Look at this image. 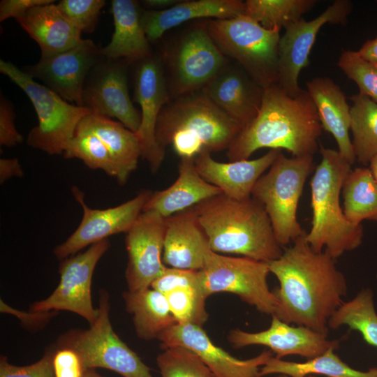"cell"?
I'll return each mask as SVG.
<instances>
[{"label": "cell", "mask_w": 377, "mask_h": 377, "mask_svg": "<svg viewBox=\"0 0 377 377\" xmlns=\"http://www.w3.org/2000/svg\"><path fill=\"white\" fill-rule=\"evenodd\" d=\"M305 235L278 259L267 263L279 282L273 291L278 305L272 316L327 335L329 319L347 294L346 279L337 267L336 259L325 250L313 251Z\"/></svg>", "instance_id": "1"}, {"label": "cell", "mask_w": 377, "mask_h": 377, "mask_svg": "<svg viewBox=\"0 0 377 377\" xmlns=\"http://www.w3.org/2000/svg\"><path fill=\"white\" fill-rule=\"evenodd\" d=\"M322 131L307 90L291 96L274 84L265 89L258 115L232 142L227 157L230 161L249 159L262 148L285 149L293 156H313Z\"/></svg>", "instance_id": "2"}, {"label": "cell", "mask_w": 377, "mask_h": 377, "mask_svg": "<svg viewBox=\"0 0 377 377\" xmlns=\"http://www.w3.org/2000/svg\"><path fill=\"white\" fill-rule=\"evenodd\" d=\"M215 253L270 262L283 253L263 206L252 197L235 200L221 194L191 207Z\"/></svg>", "instance_id": "3"}, {"label": "cell", "mask_w": 377, "mask_h": 377, "mask_svg": "<svg viewBox=\"0 0 377 377\" xmlns=\"http://www.w3.org/2000/svg\"><path fill=\"white\" fill-rule=\"evenodd\" d=\"M240 131L239 125L200 90L164 105L156 138L163 149L172 146L181 158H195L203 151L228 149Z\"/></svg>", "instance_id": "4"}, {"label": "cell", "mask_w": 377, "mask_h": 377, "mask_svg": "<svg viewBox=\"0 0 377 377\" xmlns=\"http://www.w3.org/2000/svg\"><path fill=\"white\" fill-rule=\"evenodd\" d=\"M321 161L311 186V226L305 239L316 252L325 250L334 259L358 248L364 236L362 224L346 218L340 206V193L351 170V164L338 150L320 145Z\"/></svg>", "instance_id": "5"}, {"label": "cell", "mask_w": 377, "mask_h": 377, "mask_svg": "<svg viewBox=\"0 0 377 377\" xmlns=\"http://www.w3.org/2000/svg\"><path fill=\"white\" fill-rule=\"evenodd\" d=\"M207 27L223 55L241 66L263 88L278 84L280 29H265L244 14L209 19Z\"/></svg>", "instance_id": "6"}, {"label": "cell", "mask_w": 377, "mask_h": 377, "mask_svg": "<svg viewBox=\"0 0 377 377\" xmlns=\"http://www.w3.org/2000/svg\"><path fill=\"white\" fill-rule=\"evenodd\" d=\"M313 168V156L289 158L281 151L253 188L251 197L263 206L282 247L306 232L298 222L297 211L305 182Z\"/></svg>", "instance_id": "7"}, {"label": "cell", "mask_w": 377, "mask_h": 377, "mask_svg": "<svg viewBox=\"0 0 377 377\" xmlns=\"http://www.w3.org/2000/svg\"><path fill=\"white\" fill-rule=\"evenodd\" d=\"M0 71L24 91L36 112L38 124L29 133L27 144L50 155L63 154L80 121L91 111L67 102L10 62L1 59Z\"/></svg>", "instance_id": "8"}, {"label": "cell", "mask_w": 377, "mask_h": 377, "mask_svg": "<svg viewBox=\"0 0 377 377\" xmlns=\"http://www.w3.org/2000/svg\"><path fill=\"white\" fill-rule=\"evenodd\" d=\"M98 316L87 330L73 329L61 335L57 348H69L85 369L103 368L123 377H153L150 369L114 332L110 320V295L99 292Z\"/></svg>", "instance_id": "9"}, {"label": "cell", "mask_w": 377, "mask_h": 377, "mask_svg": "<svg viewBox=\"0 0 377 377\" xmlns=\"http://www.w3.org/2000/svg\"><path fill=\"white\" fill-rule=\"evenodd\" d=\"M205 296L230 293L258 311L272 316L278 300L267 283L270 273L267 263L247 257H232L209 249L200 270Z\"/></svg>", "instance_id": "10"}, {"label": "cell", "mask_w": 377, "mask_h": 377, "mask_svg": "<svg viewBox=\"0 0 377 377\" xmlns=\"http://www.w3.org/2000/svg\"><path fill=\"white\" fill-rule=\"evenodd\" d=\"M161 61L168 70L166 78L173 98L202 90L227 64L209 34L207 21L184 31Z\"/></svg>", "instance_id": "11"}, {"label": "cell", "mask_w": 377, "mask_h": 377, "mask_svg": "<svg viewBox=\"0 0 377 377\" xmlns=\"http://www.w3.org/2000/svg\"><path fill=\"white\" fill-rule=\"evenodd\" d=\"M110 245L108 239H104L91 245L84 252L61 260L58 286L48 297L33 303L30 311H68L93 325L98 316V309L92 304V277L98 262Z\"/></svg>", "instance_id": "12"}, {"label": "cell", "mask_w": 377, "mask_h": 377, "mask_svg": "<svg viewBox=\"0 0 377 377\" xmlns=\"http://www.w3.org/2000/svg\"><path fill=\"white\" fill-rule=\"evenodd\" d=\"M124 59L102 56L88 75L82 92L84 106L91 112L118 121L134 133L140 126L141 114L128 91L127 66Z\"/></svg>", "instance_id": "13"}, {"label": "cell", "mask_w": 377, "mask_h": 377, "mask_svg": "<svg viewBox=\"0 0 377 377\" xmlns=\"http://www.w3.org/2000/svg\"><path fill=\"white\" fill-rule=\"evenodd\" d=\"M352 9L350 1L335 0L316 18L306 21L303 17L285 29L279 43L278 84L290 95L302 90L298 77L309 65V55L320 28L327 23L346 24Z\"/></svg>", "instance_id": "14"}, {"label": "cell", "mask_w": 377, "mask_h": 377, "mask_svg": "<svg viewBox=\"0 0 377 377\" xmlns=\"http://www.w3.org/2000/svg\"><path fill=\"white\" fill-rule=\"evenodd\" d=\"M75 199L83 209V216L77 229L63 243L54 249V256L64 260L77 254L80 250L108 237L126 233L143 212L152 192L142 190L132 199L116 207L91 209L84 202V194L77 187L72 188Z\"/></svg>", "instance_id": "15"}, {"label": "cell", "mask_w": 377, "mask_h": 377, "mask_svg": "<svg viewBox=\"0 0 377 377\" xmlns=\"http://www.w3.org/2000/svg\"><path fill=\"white\" fill-rule=\"evenodd\" d=\"M134 100L141 109V122L136 133L142 150L153 173L156 172L165 158V150L158 144L156 127L159 114L170 100L163 62L151 55L135 63Z\"/></svg>", "instance_id": "16"}, {"label": "cell", "mask_w": 377, "mask_h": 377, "mask_svg": "<svg viewBox=\"0 0 377 377\" xmlns=\"http://www.w3.org/2000/svg\"><path fill=\"white\" fill-rule=\"evenodd\" d=\"M101 48L93 40L82 39L75 47L41 59L25 72L67 102L84 106L82 92L92 68L102 57Z\"/></svg>", "instance_id": "17"}, {"label": "cell", "mask_w": 377, "mask_h": 377, "mask_svg": "<svg viewBox=\"0 0 377 377\" xmlns=\"http://www.w3.org/2000/svg\"><path fill=\"white\" fill-rule=\"evenodd\" d=\"M165 219L145 211L126 233L128 263L125 279L128 290L149 288L167 266L163 261Z\"/></svg>", "instance_id": "18"}, {"label": "cell", "mask_w": 377, "mask_h": 377, "mask_svg": "<svg viewBox=\"0 0 377 377\" xmlns=\"http://www.w3.org/2000/svg\"><path fill=\"white\" fill-rule=\"evenodd\" d=\"M163 349L182 346L195 353L211 369L216 377H260V368L273 353L264 350L258 355L237 359L216 346L202 327L176 323L158 337Z\"/></svg>", "instance_id": "19"}, {"label": "cell", "mask_w": 377, "mask_h": 377, "mask_svg": "<svg viewBox=\"0 0 377 377\" xmlns=\"http://www.w3.org/2000/svg\"><path fill=\"white\" fill-rule=\"evenodd\" d=\"M327 337L304 326H291L272 316L270 326L267 330L258 332L232 330L228 335V340L235 348L253 345L265 346L276 355L277 359L297 355L310 360L331 348L337 350L339 348V340H330Z\"/></svg>", "instance_id": "20"}, {"label": "cell", "mask_w": 377, "mask_h": 377, "mask_svg": "<svg viewBox=\"0 0 377 377\" xmlns=\"http://www.w3.org/2000/svg\"><path fill=\"white\" fill-rule=\"evenodd\" d=\"M202 90L242 131L258 115L265 89L235 62L227 63Z\"/></svg>", "instance_id": "21"}, {"label": "cell", "mask_w": 377, "mask_h": 377, "mask_svg": "<svg viewBox=\"0 0 377 377\" xmlns=\"http://www.w3.org/2000/svg\"><path fill=\"white\" fill-rule=\"evenodd\" d=\"M281 152L280 149H269L255 159L223 163L214 160L210 152L203 151L195 158V165L200 176L220 188L223 194L232 199L245 200L251 197L256 182Z\"/></svg>", "instance_id": "22"}, {"label": "cell", "mask_w": 377, "mask_h": 377, "mask_svg": "<svg viewBox=\"0 0 377 377\" xmlns=\"http://www.w3.org/2000/svg\"><path fill=\"white\" fill-rule=\"evenodd\" d=\"M209 249L207 238L192 208L165 219V265L177 269L201 270Z\"/></svg>", "instance_id": "23"}, {"label": "cell", "mask_w": 377, "mask_h": 377, "mask_svg": "<svg viewBox=\"0 0 377 377\" xmlns=\"http://www.w3.org/2000/svg\"><path fill=\"white\" fill-rule=\"evenodd\" d=\"M244 2L240 0H180L163 10H144L142 24L150 43L165 32L185 22L204 18L228 19L244 14Z\"/></svg>", "instance_id": "24"}, {"label": "cell", "mask_w": 377, "mask_h": 377, "mask_svg": "<svg viewBox=\"0 0 377 377\" xmlns=\"http://www.w3.org/2000/svg\"><path fill=\"white\" fill-rule=\"evenodd\" d=\"M221 194L220 188L198 173L195 158H182L175 182L164 190L153 192L143 212L153 211L165 219Z\"/></svg>", "instance_id": "25"}, {"label": "cell", "mask_w": 377, "mask_h": 377, "mask_svg": "<svg viewBox=\"0 0 377 377\" xmlns=\"http://www.w3.org/2000/svg\"><path fill=\"white\" fill-rule=\"evenodd\" d=\"M306 84L323 129L332 135L339 152L352 165L356 159L349 135L350 107L343 91L327 77H316Z\"/></svg>", "instance_id": "26"}, {"label": "cell", "mask_w": 377, "mask_h": 377, "mask_svg": "<svg viewBox=\"0 0 377 377\" xmlns=\"http://www.w3.org/2000/svg\"><path fill=\"white\" fill-rule=\"evenodd\" d=\"M142 11L139 3L133 0L111 1L114 29L109 44L101 50L103 57L124 59L131 64L152 55L142 24Z\"/></svg>", "instance_id": "27"}, {"label": "cell", "mask_w": 377, "mask_h": 377, "mask_svg": "<svg viewBox=\"0 0 377 377\" xmlns=\"http://www.w3.org/2000/svg\"><path fill=\"white\" fill-rule=\"evenodd\" d=\"M17 22L38 44L41 59L68 50L82 40V32L63 15L54 3L31 8Z\"/></svg>", "instance_id": "28"}, {"label": "cell", "mask_w": 377, "mask_h": 377, "mask_svg": "<svg viewBox=\"0 0 377 377\" xmlns=\"http://www.w3.org/2000/svg\"><path fill=\"white\" fill-rule=\"evenodd\" d=\"M79 124L95 133L108 149L117 172V181L125 184L138 167L142 150L135 133L119 121L93 112Z\"/></svg>", "instance_id": "29"}, {"label": "cell", "mask_w": 377, "mask_h": 377, "mask_svg": "<svg viewBox=\"0 0 377 377\" xmlns=\"http://www.w3.org/2000/svg\"><path fill=\"white\" fill-rule=\"evenodd\" d=\"M122 296L140 339H158L162 332L177 323L165 296L160 292L149 288L135 291L128 290Z\"/></svg>", "instance_id": "30"}, {"label": "cell", "mask_w": 377, "mask_h": 377, "mask_svg": "<svg viewBox=\"0 0 377 377\" xmlns=\"http://www.w3.org/2000/svg\"><path fill=\"white\" fill-rule=\"evenodd\" d=\"M330 349L325 353L304 362H295L272 357L260 368V377L284 374L289 377L323 375L326 377H377V368L362 371L349 367Z\"/></svg>", "instance_id": "31"}, {"label": "cell", "mask_w": 377, "mask_h": 377, "mask_svg": "<svg viewBox=\"0 0 377 377\" xmlns=\"http://www.w3.org/2000/svg\"><path fill=\"white\" fill-rule=\"evenodd\" d=\"M341 192L343 212L349 222L356 225L364 220L377 222V183L369 168L351 170Z\"/></svg>", "instance_id": "32"}, {"label": "cell", "mask_w": 377, "mask_h": 377, "mask_svg": "<svg viewBox=\"0 0 377 377\" xmlns=\"http://www.w3.org/2000/svg\"><path fill=\"white\" fill-rule=\"evenodd\" d=\"M350 130L356 161L367 165L377 155V103L360 93L350 97Z\"/></svg>", "instance_id": "33"}, {"label": "cell", "mask_w": 377, "mask_h": 377, "mask_svg": "<svg viewBox=\"0 0 377 377\" xmlns=\"http://www.w3.org/2000/svg\"><path fill=\"white\" fill-rule=\"evenodd\" d=\"M342 325L358 331L368 344L377 348V313L370 288L362 289L352 300L343 302L329 319V329Z\"/></svg>", "instance_id": "34"}, {"label": "cell", "mask_w": 377, "mask_h": 377, "mask_svg": "<svg viewBox=\"0 0 377 377\" xmlns=\"http://www.w3.org/2000/svg\"><path fill=\"white\" fill-rule=\"evenodd\" d=\"M316 0H247L244 14L267 29L284 28L303 18Z\"/></svg>", "instance_id": "35"}, {"label": "cell", "mask_w": 377, "mask_h": 377, "mask_svg": "<svg viewBox=\"0 0 377 377\" xmlns=\"http://www.w3.org/2000/svg\"><path fill=\"white\" fill-rule=\"evenodd\" d=\"M63 156L66 159H80L89 168L101 170L117 178V169L104 143L95 133L80 124L77 125Z\"/></svg>", "instance_id": "36"}, {"label": "cell", "mask_w": 377, "mask_h": 377, "mask_svg": "<svg viewBox=\"0 0 377 377\" xmlns=\"http://www.w3.org/2000/svg\"><path fill=\"white\" fill-rule=\"evenodd\" d=\"M156 357L161 377H216L193 351L182 346L163 349Z\"/></svg>", "instance_id": "37"}, {"label": "cell", "mask_w": 377, "mask_h": 377, "mask_svg": "<svg viewBox=\"0 0 377 377\" xmlns=\"http://www.w3.org/2000/svg\"><path fill=\"white\" fill-rule=\"evenodd\" d=\"M170 310L177 323L202 327L208 320L207 297L193 288H176L165 295Z\"/></svg>", "instance_id": "38"}, {"label": "cell", "mask_w": 377, "mask_h": 377, "mask_svg": "<svg viewBox=\"0 0 377 377\" xmlns=\"http://www.w3.org/2000/svg\"><path fill=\"white\" fill-rule=\"evenodd\" d=\"M337 66L356 83L360 94L377 103V64L367 61L353 50H343Z\"/></svg>", "instance_id": "39"}, {"label": "cell", "mask_w": 377, "mask_h": 377, "mask_svg": "<svg viewBox=\"0 0 377 377\" xmlns=\"http://www.w3.org/2000/svg\"><path fill=\"white\" fill-rule=\"evenodd\" d=\"M104 0H61L57 3L63 15L79 31L92 33L98 24Z\"/></svg>", "instance_id": "40"}, {"label": "cell", "mask_w": 377, "mask_h": 377, "mask_svg": "<svg viewBox=\"0 0 377 377\" xmlns=\"http://www.w3.org/2000/svg\"><path fill=\"white\" fill-rule=\"evenodd\" d=\"M151 287L164 295L179 288H193L203 293L201 271L167 267Z\"/></svg>", "instance_id": "41"}, {"label": "cell", "mask_w": 377, "mask_h": 377, "mask_svg": "<svg viewBox=\"0 0 377 377\" xmlns=\"http://www.w3.org/2000/svg\"><path fill=\"white\" fill-rule=\"evenodd\" d=\"M57 346L50 347L37 362L27 366L10 364L6 356L0 357V377H55L53 357Z\"/></svg>", "instance_id": "42"}, {"label": "cell", "mask_w": 377, "mask_h": 377, "mask_svg": "<svg viewBox=\"0 0 377 377\" xmlns=\"http://www.w3.org/2000/svg\"><path fill=\"white\" fill-rule=\"evenodd\" d=\"M13 104L3 96L0 99V145L13 147L23 142V136L16 129Z\"/></svg>", "instance_id": "43"}, {"label": "cell", "mask_w": 377, "mask_h": 377, "mask_svg": "<svg viewBox=\"0 0 377 377\" xmlns=\"http://www.w3.org/2000/svg\"><path fill=\"white\" fill-rule=\"evenodd\" d=\"M55 377H82L84 371L78 355L69 348H57L53 357Z\"/></svg>", "instance_id": "44"}, {"label": "cell", "mask_w": 377, "mask_h": 377, "mask_svg": "<svg viewBox=\"0 0 377 377\" xmlns=\"http://www.w3.org/2000/svg\"><path fill=\"white\" fill-rule=\"evenodd\" d=\"M54 2L52 0H2L0 2V21L10 17L17 21L31 8Z\"/></svg>", "instance_id": "45"}, {"label": "cell", "mask_w": 377, "mask_h": 377, "mask_svg": "<svg viewBox=\"0 0 377 377\" xmlns=\"http://www.w3.org/2000/svg\"><path fill=\"white\" fill-rule=\"evenodd\" d=\"M0 309L2 313H9L18 317L22 323L31 328H39L45 326L50 320L57 314V311H32L24 313L11 308L1 300Z\"/></svg>", "instance_id": "46"}, {"label": "cell", "mask_w": 377, "mask_h": 377, "mask_svg": "<svg viewBox=\"0 0 377 377\" xmlns=\"http://www.w3.org/2000/svg\"><path fill=\"white\" fill-rule=\"evenodd\" d=\"M23 175V170L17 158L0 159L1 184L12 177H22Z\"/></svg>", "instance_id": "47"}, {"label": "cell", "mask_w": 377, "mask_h": 377, "mask_svg": "<svg viewBox=\"0 0 377 377\" xmlns=\"http://www.w3.org/2000/svg\"><path fill=\"white\" fill-rule=\"evenodd\" d=\"M357 52L364 59L377 64V37L365 42Z\"/></svg>", "instance_id": "48"}, {"label": "cell", "mask_w": 377, "mask_h": 377, "mask_svg": "<svg viewBox=\"0 0 377 377\" xmlns=\"http://www.w3.org/2000/svg\"><path fill=\"white\" fill-rule=\"evenodd\" d=\"M180 0H145L142 3L149 10H163L177 4Z\"/></svg>", "instance_id": "49"}, {"label": "cell", "mask_w": 377, "mask_h": 377, "mask_svg": "<svg viewBox=\"0 0 377 377\" xmlns=\"http://www.w3.org/2000/svg\"><path fill=\"white\" fill-rule=\"evenodd\" d=\"M369 169L377 183V155L369 163Z\"/></svg>", "instance_id": "50"}, {"label": "cell", "mask_w": 377, "mask_h": 377, "mask_svg": "<svg viewBox=\"0 0 377 377\" xmlns=\"http://www.w3.org/2000/svg\"><path fill=\"white\" fill-rule=\"evenodd\" d=\"M82 377H104L100 375L96 369H85Z\"/></svg>", "instance_id": "51"}, {"label": "cell", "mask_w": 377, "mask_h": 377, "mask_svg": "<svg viewBox=\"0 0 377 377\" xmlns=\"http://www.w3.org/2000/svg\"><path fill=\"white\" fill-rule=\"evenodd\" d=\"M275 377H289V376H286V375H284V374H278V375H277L276 376H275Z\"/></svg>", "instance_id": "52"}, {"label": "cell", "mask_w": 377, "mask_h": 377, "mask_svg": "<svg viewBox=\"0 0 377 377\" xmlns=\"http://www.w3.org/2000/svg\"><path fill=\"white\" fill-rule=\"evenodd\" d=\"M303 377H317V376H315L313 375H310V376H303Z\"/></svg>", "instance_id": "53"}]
</instances>
